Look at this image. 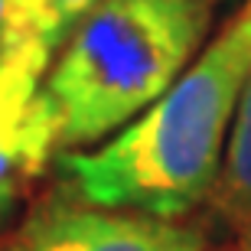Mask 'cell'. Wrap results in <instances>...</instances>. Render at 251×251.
<instances>
[{"label": "cell", "mask_w": 251, "mask_h": 251, "mask_svg": "<svg viewBox=\"0 0 251 251\" xmlns=\"http://www.w3.org/2000/svg\"><path fill=\"white\" fill-rule=\"evenodd\" d=\"M251 75V46L232 29L189 65L163 98L95 150L59 153L78 202L179 219L219 186L232 118Z\"/></svg>", "instance_id": "obj_1"}, {"label": "cell", "mask_w": 251, "mask_h": 251, "mask_svg": "<svg viewBox=\"0 0 251 251\" xmlns=\"http://www.w3.org/2000/svg\"><path fill=\"white\" fill-rule=\"evenodd\" d=\"M222 0H101L46 75L59 147H92L127 127L189 69Z\"/></svg>", "instance_id": "obj_2"}, {"label": "cell", "mask_w": 251, "mask_h": 251, "mask_svg": "<svg viewBox=\"0 0 251 251\" xmlns=\"http://www.w3.org/2000/svg\"><path fill=\"white\" fill-rule=\"evenodd\" d=\"M17 251H205L199 228L176 219L114 212L88 202L39 205L17 235Z\"/></svg>", "instance_id": "obj_3"}, {"label": "cell", "mask_w": 251, "mask_h": 251, "mask_svg": "<svg viewBox=\"0 0 251 251\" xmlns=\"http://www.w3.org/2000/svg\"><path fill=\"white\" fill-rule=\"evenodd\" d=\"M49 62L29 59L0 69V219L20 202L59 147L56 108L46 95Z\"/></svg>", "instance_id": "obj_4"}, {"label": "cell", "mask_w": 251, "mask_h": 251, "mask_svg": "<svg viewBox=\"0 0 251 251\" xmlns=\"http://www.w3.org/2000/svg\"><path fill=\"white\" fill-rule=\"evenodd\" d=\"M62 46L52 0H0V69L43 59Z\"/></svg>", "instance_id": "obj_5"}, {"label": "cell", "mask_w": 251, "mask_h": 251, "mask_svg": "<svg viewBox=\"0 0 251 251\" xmlns=\"http://www.w3.org/2000/svg\"><path fill=\"white\" fill-rule=\"evenodd\" d=\"M219 199L235 222L251 225V75L242 88L228 130L222 173H219Z\"/></svg>", "instance_id": "obj_6"}, {"label": "cell", "mask_w": 251, "mask_h": 251, "mask_svg": "<svg viewBox=\"0 0 251 251\" xmlns=\"http://www.w3.org/2000/svg\"><path fill=\"white\" fill-rule=\"evenodd\" d=\"M98 3H101V0H52V7H56V23H59V33H62V46H65V39L75 33V26H78Z\"/></svg>", "instance_id": "obj_7"}, {"label": "cell", "mask_w": 251, "mask_h": 251, "mask_svg": "<svg viewBox=\"0 0 251 251\" xmlns=\"http://www.w3.org/2000/svg\"><path fill=\"white\" fill-rule=\"evenodd\" d=\"M232 29H235V33H238V36H242L245 43L251 46V0H245L242 13H238V17L232 20Z\"/></svg>", "instance_id": "obj_8"}, {"label": "cell", "mask_w": 251, "mask_h": 251, "mask_svg": "<svg viewBox=\"0 0 251 251\" xmlns=\"http://www.w3.org/2000/svg\"><path fill=\"white\" fill-rule=\"evenodd\" d=\"M0 251H17V248H13V245H0Z\"/></svg>", "instance_id": "obj_9"}]
</instances>
